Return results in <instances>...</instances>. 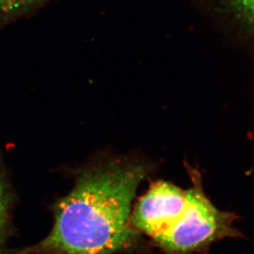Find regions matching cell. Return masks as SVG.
<instances>
[{
    "mask_svg": "<svg viewBox=\"0 0 254 254\" xmlns=\"http://www.w3.org/2000/svg\"><path fill=\"white\" fill-rule=\"evenodd\" d=\"M159 162L139 153L100 152L73 171V185L52 205L53 225L28 254L140 252L142 236L130 215L139 187Z\"/></svg>",
    "mask_w": 254,
    "mask_h": 254,
    "instance_id": "obj_1",
    "label": "cell"
},
{
    "mask_svg": "<svg viewBox=\"0 0 254 254\" xmlns=\"http://www.w3.org/2000/svg\"><path fill=\"white\" fill-rule=\"evenodd\" d=\"M47 0H0V19H13L32 12Z\"/></svg>",
    "mask_w": 254,
    "mask_h": 254,
    "instance_id": "obj_6",
    "label": "cell"
},
{
    "mask_svg": "<svg viewBox=\"0 0 254 254\" xmlns=\"http://www.w3.org/2000/svg\"><path fill=\"white\" fill-rule=\"evenodd\" d=\"M219 31L244 50L254 63V0H196Z\"/></svg>",
    "mask_w": 254,
    "mask_h": 254,
    "instance_id": "obj_4",
    "label": "cell"
},
{
    "mask_svg": "<svg viewBox=\"0 0 254 254\" xmlns=\"http://www.w3.org/2000/svg\"><path fill=\"white\" fill-rule=\"evenodd\" d=\"M187 205V190L166 180L149 184L146 191L134 202L130 224L142 237L151 242L174 227Z\"/></svg>",
    "mask_w": 254,
    "mask_h": 254,
    "instance_id": "obj_3",
    "label": "cell"
},
{
    "mask_svg": "<svg viewBox=\"0 0 254 254\" xmlns=\"http://www.w3.org/2000/svg\"><path fill=\"white\" fill-rule=\"evenodd\" d=\"M184 166L190 182L186 207L174 227L153 245L163 254H210L212 245L220 240L246 239L235 226L240 215L220 210L205 193L200 169L187 160Z\"/></svg>",
    "mask_w": 254,
    "mask_h": 254,
    "instance_id": "obj_2",
    "label": "cell"
},
{
    "mask_svg": "<svg viewBox=\"0 0 254 254\" xmlns=\"http://www.w3.org/2000/svg\"><path fill=\"white\" fill-rule=\"evenodd\" d=\"M13 197L7 178L0 167V245L9 234L12 225Z\"/></svg>",
    "mask_w": 254,
    "mask_h": 254,
    "instance_id": "obj_5",
    "label": "cell"
},
{
    "mask_svg": "<svg viewBox=\"0 0 254 254\" xmlns=\"http://www.w3.org/2000/svg\"><path fill=\"white\" fill-rule=\"evenodd\" d=\"M0 254H28L26 249L24 250H13L3 249L0 246Z\"/></svg>",
    "mask_w": 254,
    "mask_h": 254,
    "instance_id": "obj_7",
    "label": "cell"
}]
</instances>
